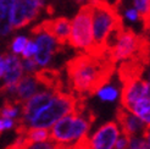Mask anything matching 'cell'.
Instances as JSON below:
<instances>
[{
	"instance_id": "cell-35",
	"label": "cell",
	"mask_w": 150,
	"mask_h": 149,
	"mask_svg": "<svg viewBox=\"0 0 150 149\" xmlns=\"http://www.w3.org/2000/svg\"><path fill=\"white\" fill-rule=\"evenodd\" d=\"M149 83H150V73H149Z\"/></svg>"
},
{
	"instance_id": "cell-31",
	"label": "cell",
	"mask_w": 150,
	"mask_h": 149,
	"mask_svg": "<svg viewBox=\"0 0 150 149\" xmlns=\"http://www.w3.org/2000/svg\"><path fill=\"white\" fill-rule=\"evenodd\" d=\"M142 136H143V139L145 140V142L149 144V147H150V125H146L144 127L143 132H142Z\"/></svg>"
},
{
	"instance_id": "cell-26",
	"label": "cell",
	"mask_w": 150,
	"mask_h": 149,
	"mask_svg": "<svg viewBox=\"0 0 150 149\" xmlns=\"http://www.w3.org/2000/svg\"><path fill=\"white\" fill-rule=\"evenodd\" d=\"M56 143H54V140H44V142H39L38 144L32 145L31 149H56Z\"/></svg>"
},
{
	"instance_id": "cell-34",
	"label": "cell",
	"mask_w": 150,
	"mask_h": 149,
	"mask_svg": "<svg viewBox=\"0 0 150 149\" xmlns=\"http://www.w3.org/2000/svg\"><path fill=\"white\" fill-rule=\"evenodd\" d=\"M84 1H88V0H76V3H78V4H82ZM89 1H91V0H89Z\"/></svg>"
},
{
	"instance_id": "cell-4",
	"label": "cell",
	"mask_w": 150,
	"mask_h": 149,
	"mask_svg": "<svg viewBox=\"0 0 150 149\" xmlns=\"http://www.w3.org/2000/svg\"><path fill=\"white\" fill-rule=\"evenodd\" d=\"M79 96L74 95L73 93H66V92H56L52 100L49 105H47L43 110H40L37 114L32 121L28 123V127H40V128H48L51 127L56 121L64 116L73 114L76 115V108L78 103Z\"/></svg>"
},
{
	"instance_id": "cell-6",
	"label": "cell",
	"mask_w": 150,
	"mask_h": 149,
	"mask_svg": "<svg viewBox=\"0 0 150 149\" xmlns=\"http://www.w3.org/2000/svg\"><path fill=\"white\" fill-rule=\"evenodd\" d=\"M139 43L140 34H137L132 28H125L116 44L108 50V54L115 62L120 60H127L136 55Z\"/></svg>"
},
{
	"instance_id": "cell-32",
	"label": "cell",
	"mask_w": 150,
	"mask_h": 149,
	"mask_svg": "<svg viewBox=\"0 0 150 149\" xmlns=\"http://www.w3.org/2000/svg\"><path fill=\"white\" fill-rule=\"evenodd\" d=\"M5 69H6V62H5V54H4V55H0V78L4 77Z\"/></svg>"
},
{
	"instance_id": "cell-8",
	"label": "cell",
	"mask_w": 150,
	"mask_h": 149,
	"mask_svg": "<svg viewBox=\"0 0 150 149\" xmlns=\"http://www.w3.org/2000/svg\"><path fill=\"white\" fill-rule=\"evenodd\" d=\"M40 32L50 34L59 44H66L71 33V21L66 17H59L54 20H44L32 28V34L37 35Z\"/></svg>"
},
{
	"instance_id": "cell-7",
	"label": "cell",
	"mask_w": 150,
	"mask_h": 149,
	"mask_svg": "<svg viewBox=\"0 0 150 149\" xmlns=\"http://www.w3.org/2000/svg\"><path fill=\"white\" fill-rule=\"evenodd\" d=\"M43 6V0H16L11 15L12 28L17 29L27 26L38 17Z\"/></svg>"
},
{
	"instance_id": "cell-25",
	"label": "cell",
	"mask_w": 150,
	"mask_h": 149,
	"mask_svg": "<svg viewBox=\"0 0 150 149\" xmlns=\"http://www.w3.org/2000/svg\"><path fill=\"white\" fill-rule=\"evenodd\" d=\"M35 53H37V43H34V42H27V44H26V47H25L23 51H22L23 59L33 57Z\"/></svg>"
},
{
	"instance_id": "cell-36",
	"label": "cell",
	"mask_w": 150,
	"mask_h": 149,
	"mask_svg": "<svg viewBox=\"0 0 150 149\" xmlns=\"http://www.w3.org/2000/svg\"><path fill=\"white\" fill-rule=\"evenodd\" d=\"M0 133H1V132H0Z\"/></svg>"
},
{
	"instance_id": "cell-21",
	"label": "cell",
	"mask_w": 150,
	"mask_h": 149,
	"mask_svg": "<svg viewBox=\"0 0 150 149\" xmlns=\"http://www.w3.org/2000/svg\"><path fill=\"white\" fill-rule=\"evenodd\" d=\"M17 101L16 100H5L4 101V106L1 111V116L5 118H12L17 115Z\"/></svg>"
},
{
	"instance_id": "cell-19",
	"label": "cell",
	"mask_w": 150,
	"mask_h": 149,
	"mask_svg": "<svg viewBox=\"0 0 150 149\" xmlns=\"http://www.w3.org/2000/svg\"><path fill=\"white\" fill-rule=\"evenodd\" d=\"M127 110H129L131 113L138 116L144 123L150 125V99H139L136 103H133Z\"/></svg>"
},
{
	"instance_id": "cell-28",
	"label": "cell",
	"mask_w": 150,
	"mask_h": 149,
	"mask_svg": "<svg viewBox=\"0 0 150 149\" xmlns=\"http://www.w3.org/2000/svg\"><path fill=\"white\" fill-rule=\"evenodd\" d=\"M128 143H129V138L126 137V136H122V137L117 138L116 144H115V149H127Z\"/></svg>"
},
{
	"instance_id": "cell-3",
	"label": "cell",
	"mask_w": 150,
	"mask_h": 149,
	"mask_svg": "<svg viewBox=\"0 0 150 149\" xmlns=\"http://www.w3.org/2000/svg\"><path fill=\"white\" fill-rule=\"evenodd\" d=\"M95 117V114L89 109H86L82 115H66L51 126L49 139L59 143H69L78 139L88 133Z\"/></svg>"
},
{
	"instance_id": "cell-30",
	"label": "cell",
	"mask_w": 150,
	"mask_h": 149,
	"mask_svg": "<svg viewBox=\"0 0 150 149\" xmlns=\"http://www.w3.org/2000/svg\"><path fill=\"white\" fill-rule=\"evenodd\" d=\"M126 17L131 20V21H137L138 20V13L136 11V9H129L126 11Z\"/></svg>"
},
{
	"instance_id": "cell-16",
	"label": "cell",
	"mask_w": 150,
	"mask_h": 149,
	"mask_svg": "<svg viewBox=\"0 0 150 149\" xmlns=\"http://www.w3.org/2000/svg\"><path fill=\"white\" fill-rule=\"evenodd\" d=\"M38 91V81L35 79L34 74H26L21 77L17 87H16V95H17V103L21 104L22 101H26L29 98H32Z\"/></svg>"
},
{
	"instance_id": "cell-14",
	"label": "cell",
	"mask_w": 150,
	"mask_h": 149,
	"mask_svg": "<svg viewBox=\"0 0 150 149\" xmlns=\"http://www.w3.org/2000/svg\"><path fill=\"white\" fill-rule=\"evenodd\" d=\"M34 77L38 83L43 84L51 92H62L64 91V79L62 72L57 69H43L34 72Z\"/></svg>"
},
{
	"instance_id": "cell-11",
	"label": "cell",
	"mask_w": 150,
	"mask_h": 149,
	"mask_svg": "<svg viewBox=\"0 0 150 149\" xmlns=\"http://www.w3.org/2000/svg\"><path fill=\"white\" fill-rule=\"evenodd\" d=\"M5 62L6 69L4 73V84L0 87V93H13L16 92L17 83L22 77L23 65L17 56L9 54H5Z\"/></svg>"
},
{
	"instance_id": "cell-9",
	"label": "cell",
	"mask_w": 150,
	"mask_h": 149,
	"mask_svg": "<svg viewBox=\"0 0 150 149\" xmlns=\"http://www.w3.org/2000/svg\"><path fill=\"white\" fill-rule=\"evenodd\" d=\"M143 98L150 99V83L148 81L139 78L137 81L122 84L121 105L123 108L128 109L133 103Z\"/></svg>"
},
{
	"instance_id": "cell-17",
	"label": "cell",
	"mask_w": 150,
	"mask_h": 149,
	"mask_svg": "<svg viewBox=\"0 0 150 149\" xmlns=\"http://www.w3.org/2000/svg\"><path fill=\"white\" fill-rule=\"evenodd\" d=\"M16 0H0V35L9 34L11 25V15Z\"/></svg>"
},
{
	"instance_id": "cell-1",
	"label": "cell",
	"mask_w": 150,
	"mask_h": 149,
	"mask_svg": "<svg viewBox=\"0 0 150 149\" xmlns=\"http://www.w3.org/2000/svg\"><path fill=\"white\" fill-rule=\"evenodd\" d=\"M116 62L106 53L101 57L87 53L78 54L66 64V72L71 89L82 96H92L111 81Z\"/></svg>"
},
{
	"instance_id": "cell-10",
	"label": "cell",
	"mask_w": 150,
	"mask_h": 149,
	"mask_svg": "<svg viewBox=\"0 0 150 149\" xmlns=\"http://www.w3.org/2000/svg\"><path fill=\"white\" fill-rule=\"evenodd\" d=\"M37 53L34 54V60L39 66H45L54 54L62 51L61 44H59L50 34L45 32H40L37 34Z\"/></svg>"
},
{
	"instance_id": "cell-2",
	"label": "cell",
	"mask_w": 150,
	"mask_h": 149,
	"mask_svg": "<svg viewBox=\"0 0 150 149\" xmlns=\"http://www.w3.org/2000/svg\"><path fill=\"white\" fill-rule=\"evenodd\" d=\"M93 5V43L84 51L87 54L101 57L108 53V39L112 31L123 26L122 16L116 4L108 0H92Z\"/></svg>"
},
{
	"instance_id": "cell-13",
	"label": "cell",
	"mask_w": 150,
	"mask_h": 149,
	"mask_svg": "<svg viewBox=\"0 0 150 149\" xmlns=\"http://www.w3.org/2000/svg\"><path fill=\"white\" fill-rule=\"evenodd\" d=\"M116 120L122 130V135L128 138L142 133L145 127L144 122L138 116H136L122 105H120L116 110Z\"/></svg>"
},
{
	"instance_id": "cell-18",
	"label": "cell",
	"mask_w": 150,
	"mask_h": 149,
	"mask_svg": "<svg viewBox=\"0 0 150 149\" xmlns=\"http://www.w3.org/2000/svg\"><path fill=\"white\" fill-rule=\"evenodd\" d=\"M134 7L138 13V18L143 23V31L150 32V0H133Z\"/></svg>"
},
{
	"instance_id": "cell-15",
	"label": "cell",
	"mask_w": 150,
	"mask_h": 149,
	"mask_svg": "<svg viewBox=\"0 0 150 149\" xmlns=\"http://www.w3.org/2000/svg\"><path fill=\"white\" fill-rule=\"evenodd\" d=\"M146 66L142 62L133 60V59H127L121 62L118 67V78L121 81L122 84L129 83V82L137 81L142 78L143 73L145 71Z\"/></svg>"
},
{
	"instance_id": "cell-33",
	"label": "cell",
	"mask_w": 150,
	"mask_h": 149,
	"mask_svg": "<svg viewBox=\"0 0 150 149\" xmlns=\"http://www.w3.org/2000/svg\"><path fill=\"white\" fill-rule=\"evenodd\" d=\"M72 145H69V144H66V143H60L56 145V149H71Z\"/></svg>"
},
{
	"instance_id": "cell-24",
	"label": "cell",
	"mask_w": 150,
	"mask_h": 149,
	"mask_svg": "<svg viewBox=\"0 0 150 149\" xmlns=\"http://www.w3.org/2000/svg\"><path fill=\"white\" fill-rule=\"evenodd\" d=\"M28 39L26 37H17V38H15V40L12 42L11 44V49L15 54H18V53H22L26 47Z\"/></svg>"
},
{
	"instance_id": "cell-29",
	"label": "cell",
	"mask_w": 150,
	"mask_h": 149,
	"mask_svg": "<svg viewBox=\"0 0 150 149\" xmlns=\"http://www.w3.org/2000/svg\"><path fill=\"white\" fill-rule=\"evenodd\" d=\"M13 126V121L11 118H0V132H3L4 130H10Z\"/></svg>"
},
{
	"instance_id": "cell-20",
	"label": "cell",
	"mask_w": 150,
	"mask_h": 149,
	"mask_svg": "<svg viewBox=\"0 0 150 149\" xmlns=\"http://www.w3.org/2000/svg\"><path fill=\"white\" fill-rule=\"evenodd\" d=\"M34 144L33 139L28 136V133H23V135L17 136V138L15 139V142L11 143L10 145H7L5 149H28Z\"/></svg>"
},
{
	"instance_id": "cell-5",
	"label": "cell",
	"mask_w": 150,
	"mask_h": 149,
	"mask_svg": "<svg viewBox=\"0 0 150 149\" xmlns=\"http://www.w3.org/2000/svg\"><path fill=\"white\" fill-rule=\"evenodd\" d=\"M93 43V5H83L71 21L69 44L74 49H88Z\"/></svg>"
},
{
	"instance_id": "cell-23",
	"label": "cell",
	"mask_w": 150,
	"mask_h": 149,
	"mask_svg": "<svg viewBox=\"0 0 150 149\" xmlns=\"http://www.w3.org/2000/svg\"><path fill=\"white\" fill-rule=\"evenodd\" d=\"M127 149H150V147L143 138L133 136L129 138V143H128Z\"/></svg>"
},
{
	"instance_id": "cell-12",
	"label": "cell",
	"mask_w": 150,
	"mask_h": 149,
	"mask_svg": "<svg viewBox=\"0 0 150 149\" xmlns=\"http://www.w3.org/2000/svg\"><path fill=\"white\" fill-rule=\"evenodd\" d=\"M120 136L118 125L116 121H109L94 133L91 138L93 149H114Z\"/></svg>"
},
{
	"instance_id": "cell-27",
	"label": "cell",
	"mask_w": 150,
	"mask_h": 149,
	"mask_svg": "<svg viewBox=\"0 0 150 149\" xmlns=\"http://www.w3.org/2000/svg\"><path fill=\"white\" fill-rule=\"evenodd\" d=\"M23 65V70H26L27 72H32L35 70V67L38 66V64L35 62L34 57H28V59H25V61L22 62Z\"/></svg>"
},
{
	"instance_id": "cell-22",
	"label": "cell",
	"mask_w": 150,
	"mask_h": 149,
	"mask_svg": "<svg viewBox=\"0 0 150 149\" xmlns=\"http://www.w3.org/2000/svg\"><path fill=\"white\" fill-rule=\"evenodd\" d=\"M96 94H98L99 98L104 101H114L117 98L118 92H117V89L115 87H106L105 86Z\"/></svg>"
}]
</instances>
